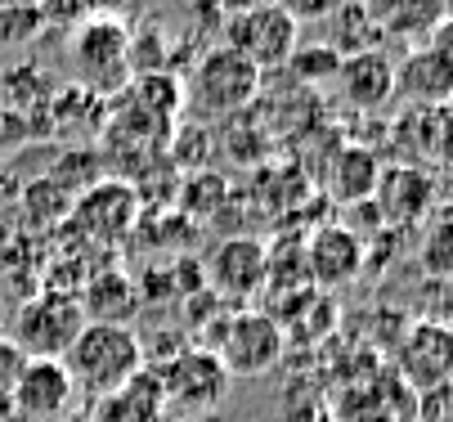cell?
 Returning <instances> with one entry per match:
<instances>
[{"label":"cell","mask_w":453,"mask_h":422,"mask_svg":"<svg viewBox=\"0 0 453 422\" xmlns=\"http://www.w3.org/2000/svg\"><path fill=\"white\" fill-rule=\"evenodd\" d=\"M23 364H27V355H23L10 337H0V400H10V391H14Z\"/></svg>","instance_id":"26"},{"label":"cell","mask_w":453,"mask_h":422,"mask_svg":"<svg viewBox=\"0 0 453 422\" xmlns=\"http://www.w3.org/2000/svg\"><path fill=\"white\" fill-rule=\"evenodd\" d=\"M131 95H135V104L144 112H162V117L180 112V104H184V86L171 73H144V77H135V90Z\"/></svg>","instance_id":"23"},{"label":"cell","mask_w":453,"mask_h":422,"mask_svg":"<svg viewBox=\"0 0 453 422\" xmlns=\"http://www.w3.org/2000/svg\"><path fill=\"white\" fill-rule=\"evenodd\" d=\"M413 422H453V382L431 387L418 395V418Z\"/></svg>","instance_id":"25"},{"label":"cell","mask_w":453,"mask_h":422,"mask_svg":"<svg viewBox=\"0 0 453 422\" xmlns=\"http://www.w3.org/2000/svg\"><path fill=\"white\" fill-rule=\"evenodd\" d=\"M426 50L440 58V64L449 68V77H453V19H444V23L426 36Z\"/></svg>","instance_id":"28"},{"label":"cell","mask_w":453,"mask_h":422,"mask_svg":"<svg viewBox=\"0 0 453 422\" xmlns=\"http://www.w3.org/2000/svg\"><path fill=\"white\" fill-rule=\"evenodd\" d=\"M77 301L86 311V324H126L131 328V315L140 311V283L126 270H99L77 292Z\"/></svg>","instance_id":"16"},{"label":"cell","mask_w":453,"mask_h":422,"mask_svg":"<svg viewBox=\"0 0 453 422\" xmlns=\"http://www.w3.org/2000/svg\"><path fill=\"white\" fill-rule=\"evenodd\" d=\"M180 422H207V418H180Z\"/></svg>","instance_id":"33"},{"label":"cell","mask_w":453,"mask_h":422,"mask_svg":"<svg viewBox=\"0 0 453 422\" xmlns=\"http://www.w3.org/2000/svg\"><path fill=\"white\" fill-rule=\"evenodd\" d=\"M261 68L247 64V58L229 45H216L198 58L193 68V86H188V99L198 104L203 117H229V112H242L256 95H261Z\"/></svg>","instance_id":"6"},{"label":"cell","mask_w":453,"mask_h":422,"mask_svg":"<svg viewBox=\"0 0 453 422\" xmlns=\"http://www.w3.org/2000/svg\"><path fill=\"white\" fill-rule=\"evenodd\" d=\"M418 265L426 279H453V198L435 203L418 234Z\"/></svg>","instance_id":"20"},{"label":"cell","mask_w":453,"mask_h":422,"mask_svg":"<svg viewBox=\"0 0 453 422\" xmlns=\"http://www.w3.org/2000/svg\"><path fill=\"white\" fill-rule=\"evenodd\" d=\"M207 283L225 301H247L265 288V243L261 238H225L207 261Z\"/></svg>","instance_id":"14"},{"label":"cell","mask_w":453,"mask_h":422,"mask_svg":"<svg viewBox=\"0 0 453 422\" xmlns=\"http://www.w3.org/2000/svg\"><path fill=\"white\" fill-rule=\"evenodd\" d=\"M395 378L409 391H431L453 382V328L435 319H418L395 341Z\"/></svg>","instance_id":"8"},{"label":"cell","mask_w":453,"mask_h":422,"mask_svg":"<svg viewBox=\"0 0 453 422\" xmlns=\"http://www.w3.org/2000/svg\"><path fill=\"white\" fill-rule=\"evenodd\" d=\"M391 144L404 153V166H453V104L404 108L391 131Z\"/></svg>","instance_id":"11"},{"label":"cell","mask_w":453,"mask_h":422,"mask_svg":"<svg viewBox=\"0 0 453 422\" xmlns=\"http://www.w3.org/2000/svg\"><path fill=\"white\" fill-rule=\"evenodd\" d=\"M86 328V311L77 292H63V288H45L32 301H23L19 315H14V346L27 359H63L73 350V341Z\"/></svg>","instance_id":"2"},{"label":"cell","mask_w":453,"mask_h":422,"mask_svg":"<svg viewBox=\"0 0 453 422\" xmlns=\"http://www.w3.org/2000/svg\"><path fill=\"white\" fill-rule=\"evenodd\" d=\"M435 203L440 198H435V175L431 171L404 166V162L381 166L377 189H372V207H377V220L386 229H409V225L426 220Z\"/></svg>","instance_id":"10"},{"label":"cell","mask_w":453,"mask_h":422,"mask_svg":"<svg viewBox=\"0 0 453 422\" xmlns=\"http://www.w3.org/2000/svg\"><path fill=\"white\" fill-rule=\"evenodd\" d=\"M225 45L238 50L247 64H256L261 73L288 68L292 50L301 45V23L288 10H279L274 0H251V5H238L229 14Z\"/></svg>","instance_id":"4"},{"label":"cell","mask_w":453,"mask_h":422,"mask_svg":"<svg viewBox=\"0 0 453 422\" xmlns=\"http://www.w3.org/2000/svg\"><path fill=\"white\" fill-rule=\"evenodd\" d=\"M63 369H68L77 395L108 400L149 369V355H144V341H140L135 328H126V324H86L81 337L73 341V350L63 355Z\"/></svg>","instance_id":"1"},{"label":"cell","mask_w":453,"mask_h":422,"mask_svg":"<svg viewBox=\"0 0 453 422\" xmlns=\"http://www.w3.org/2000/svg\"><path fill=\"white\" fill-rule=\"evenodd\" d=\"M426 319L453 328V279H440V292H435V301H431V315H426Z\"/></svg>","instance_id":"29"},{"label":"cell","mask_w":453,"mask_h":422,"mask_svg":"<svg viewBox=\"0 0 453 422\" xmlns=\"http://www.w3.org/2000/svg\"><path fill=\"white\" fill-rule=\"evenodd\" d=\"M328 23H333L328 45H333L342 58L364 54V50H377V41H386L381 27H377V19H372V10L364 5V0H342V5L328 14Z\"/></svg>","instance_id":"21"},{"label":"cell","mask_w":453,"mask_h":422,"mask_svg":"<svg viewBox=\"0 0 453 422\" xmlns=\"http://www.w3.org/2000/svg\"><path fill=\"white\" fill-rule=\"evenodd\" d=\"M135 220H140V194L126 180H99V185L73 198L68 211V229L95 248H117L135 229Z\"/></svg>","instance_id":"7"},{"label":"cell","mask_w":453,"mask_h":422,"mask_svg":"<svg viewBox=\"0 0 453 422\" xmlns=\"http://www.w3.org/2000/svg\"><path fill=\"white\" fill-rule=\"evenodd\" d=\"M395 95L409 104V108H426V104H453V77L440 58L418 45L409 50L400 64H395Z\"/></svg>","instance_id":"17"},{"label":"cell","mask_w":453,"mask_h":422,"mask_svg":"<svg viewBox=\"0 0 453 422\" xmlns=\"http://www.w3.org/2000/svg\"><path fill=\"white\" fill-rule=\"evenodd\" d=\"M73 198L77 194H68L58 180H36V185L27 189V198H23V211L32 216V225H54V220H68Z\"/></svg>","instance_id":"24"},{"label":"cell","mask_w":453,"mask_h":422,"mask_svg":"<svg viewBox=\"0 0 453 422\" xmlns=\"http://www.w3.org/2000/svg\"><path fill=\"white\" fill-rule=\"evenodd\" d=\"M288 73H292L296 81H337L342 54H337L328 41H319V45H296L292 58H288Z\"/></svg>","instance_id":"22"},{"label":"cell","mask_w":453,"mask_h":422,"mask_svg":"<svg viewBox=\"0 0 453 422\" xmlns=\"http://www.w3.org/2000/svg\"><path fill=\"white\" fill-rule=\"evenodd\" d=\"M279 10H288L296 23H319V19H328L342 0H274Z\"/></svg>","instance_id":"27"},{"label":"cell","mask_w":453,"mask_h":422,"mask_svg":"<svg viewBox=\"0 0 453 422\" xmlns=\"http://www.w3.org/2000/svg\"><path fill=\"white\" fill-rule=\"evenodd\" d=\"M364 5L372 10L381 36H400V41H426L444 23L440 0H364Z\"/></svg>","instance_id":"19"},{"label":"cell","mask_w":453,"mask_h":422,"mask_svg":"<svg viewBox=\"0 0 453 422\" xmlns=\"http://www.w3.org/2000/svg\"><path fill=\"white\" fill-rule=\"evenodd\" d=\"M377 175H381L377 153H372V149H364V144H346V149H337V157H333V171H328V194H333L337 203H346V207H359V203H368V198H372Z\"/></svg>","instance_id":"18"},{"label":"cell","mask_w":453,"mask_h":422,"mask_svg":"<svg viewBox=\"0 0 453 422\" xmlns=\"http://www.w3.org/2000/svg\"><path fill=\"white\" fill-rule=\"evenodd\" d=\"M342 99L359 112H377L395 99V64L386 58L381 50H364L342 58V73H337Z\"/></svg>","instance_id":"15"},{"label":"cell","mask_w":453,"mask_h":422,"mask_svg":"<svg viewBox=\"0 0 453 422\" xmlns=\"http://www.w3.org/2000/svg\"><path fill=\"white\" fill-rule=\"evenodd\" d=\"M73 58H77L81 81L95 90H108V95L135 77L131 73V32L117 19H90L73 41Z\"/></svg>","instance_id":"9"},{"label":"cell","mask_w":453,"mask_h":422,"mask_svg":"<svg viewBox=\"0 0 453 422\" xmlns=\"http://www.w3.org/2000/svg\"><path fill=\"white\" fill-rule=\"evenodd\" d=\"M211 350L229 378H265L279 369V359L288 350V333L270 311H238L220 324V337Z\"/></svg>","instance_id":"5"},{"label":"cell","mask_w":453,"mask_h":422,"mask_svg":"<svg viewBox=\"0 0 453 422\" xmlns=\"http://www.w3.org/2000/svg\"><path fill=\"white\" fill-rule=\"evenodd\" d=\"M319 422H333V418H328V413H323V418H319Z\"/></svg>","instance_id":"34"},{"label":"cell","mask_w":453,"mask_h":422,"mask_svg":"<svg viewBox=\"0 0 453 422\" xmlns=\"http://www.w3.org/2000/svg\"><path fill=\"white\" fill-rule=\"evenodd\" d=\"M58 422H95V413H81V409H73L68 418H58Z\"/></svg>","instance_id":"31"},{"label":"cell","mask_w":453,"mask_h":422,"mask_svg":"<svg viewBox=\"0 0 453 422\" xmlns=\"http://www.w3.org/2000/svg\"><path fill=\"white\" fill-rule=\"evenodd\" d=\"M229 373L216 359L211 346H184L175 355L162 359L157 369V387H162V400L171 409H180L184 418H203L211 409H220L229 400Z\"/></svg>","instance_id":"3"},{"label":"cell","mask_w":453,"mask_h":422,"mask_svg":"<svg viewBox=\"0 0 453 422\" xmlns=\"http://www.w3.org/2000/svg\"><path fill=\"white\" fill-rule=\"evenodd\" d=\"M368 261V243L364 234H355L350 225H319L305 238V274L314 288H346L364 274Z\"/></svg>","instance_id":"13"},{"label":"cell","mask_w":453,"mask_h":422,"mask_svg":"<svg viewBox=\"0 0 453 422\" xmlns=\"http://www.w3.org/2000/svg\"><path fill=\"white\" fill-rule=\"evenodd\" d=\"M440 10H444V19H453V0H440Z\"/></svg>","instance_id":"32"},{"label":"cell","mask_w":453,"mask_h":422,"mask_svg":"<svg viewBox=\"0 0 453 422\" xmlns=\"http://www.w3.org/2000/svg\"><path fill=\"white\" fill-rule=\"evenodd\" d=\"M86 5H90V10H99V19H112V10H117V5H126V0H86Z\"/></svg>","instance_id":"30"},{"label":"cell","mask_w":453,"mask_h":422,"mask_svg":"<svg viewBox=\"0 0 453 422\" xmlns=\"http://www.w3.org/2000/svg\"><path fill=\"white\" fill-rule=\"evenodd\" d=\"M77 387L63 369V359H27L14 391H10V409L23 422H58L73 413Z\"/></svg>","instance_id":"12"}]
</instances>
